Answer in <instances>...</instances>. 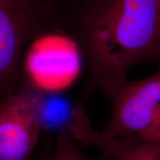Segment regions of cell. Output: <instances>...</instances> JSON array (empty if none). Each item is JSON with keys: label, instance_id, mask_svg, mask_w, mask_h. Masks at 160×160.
Masks as SVG:
<instances>
[{"label": "cell", "instance_id": "obj_6", "mask_svg": "<svg viewBox=\"0 0 160 160\" xmlns=\"http://www.w3.org/2000/svg\"><path fill=\"white\" fill-rule=\"evenodd\" d=\"M75 106L63 91L39 85L36 108L41 131L57 136L69 133V124Z\"/></svg>", "mask_w": 160, "mask_h": 160}, {"label": "cell", "instance_id": "obj_4", "mask_svg": "<svg viewBox=\"0 0 160 160\" xmlns=\"http://www.w3.org/2000/svg\"><path fill=\"white\" fill-rule=\"evenodd\" d=\"M39 87L27 73L19 91L0 102V160H33L42 132L36 108Z\"/></svg>", "mask_w": 160, "mask_h": 160}, {"label": "cell", "instance_id": "obj_7", "mask_svg": "<svg viewBox=\"0 0 160 160\" xmlns=\"http://www.w3.org/2000/svg\"><path fill=\"white\" fill-rule=\"evenodd\" d=\"M59 20L63 34L68 31L85 11L95 2L96 0H45Z\"/></svg>", "mask_w": 160, "mask_h": 160}, {"label": "cell", "instance_id": "obj_2", "mask_svg": "<svg viewBox=\"0 0 160 160\" xmlns=\"http://www.w3.org/2000/svg\"><path fill=\"white\" fill-rule=\"evenodd\" d=\"M54 33H62L61 26L45 0H0V102L25 82L26 48Z\"/></svg>", "mask_w": 160, "mask_h": 160}, {"label": "cell", "instance_id": "obj_10", "mask_svg": "<svg viewBox=\"0 0 160 160\" xmlns=\"http://www.w3.org/2000/svg\"><path fill=\"white\" fill-rule=\"evenodd\" d=\"M157 8L159 9V11L160 13V0H157Z\"/></svg>", "mask_w": 160, "mask_h": 160}, {"label": "cell", "instance_id": "obj_9", "mask_svg": "<svg viewBox=\"0 0 160 160\" xmlns=\"http://www.w3.org/2000/svg\"><path fill=\"white\" fill-rule=\"evenodd\" d=\"M133 137L140 140H160V114L146 131Z\"/></svg>", "mask_w": 160, "mask_h": 160}, {"label": "cell", "instance_id": "obj_8", "mask_svg": "<svg viewBox=\"0 0 160 160\" xmlns=\"http://www.w3.org/2000/svg\"><path fill=\"white\" fill-rule=\"evenodd\" d=\"M75 141L69 133L58 135L53 153H46L36 160H91L82 153Z\"/></svg>", "mask_w": 160, "mask_h": 160}, {"label": "cell", "instance_id": "obj_3", "mask_svg": "<svg viewBox=\"0 0 160 160\" xmlns=\"http://www.w3.org/2000/svg\"><path fill=\"white\" fill-rule=\"evenodd\" d=\"M111 102V119L101 133L111 138L137 137L160 114V68L145 79L127 77L103 82L98 86Z\"/></svg>", "mask_w": 160, "mask_h": 160}, {"label": "cell", "instance_id": "obj_5", "mask_svg": "<svg viewBox=\"0 0 160 160\" xmlns=\"http://www.w3.org/2000/svg\"><path fill=\"white\" fill-rule=\"evenodd\" d=\"M70 133L76 141L97 146L111 160H160V140L106 137L93 128L85 109L75 113Z\"/></svg>", "mask_w": 160, "mask_h": 160}, {"label": "cell", "instance_id": "obj_1", "mask_svg": "<svg viewBox=\"0 0 160 160\" xmlns=\"http://www.w3.org/2000/svg\"><path fill=\"white\" fill-rule=\"evenodd\" d=\"M67 36L87 63L86 96L103 82L127 77L136 64H160L157 0H96Z\"/></svg>", "mask_w": 160, "mask_h": 160}]
</instances>
